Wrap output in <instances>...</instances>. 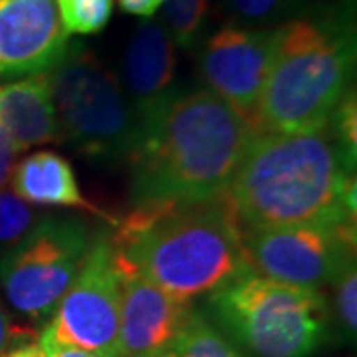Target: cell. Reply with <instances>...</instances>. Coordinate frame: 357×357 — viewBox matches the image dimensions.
Returning a JSON list of instances; mask_svg holds the SVG:
<instances>
[{
  "label": "cell",
  "instance_id": "7",
  "mask_svg": "<svg viewBox=\"0 0 357 357\" xmlns=\"http://www.w3.org/2000/svg\"><path fill=\"white\" fill-rule=\"evenodd\" d=\"M93 236L76 217H46L0 256V288L30 321H44L77 276Z\"/></svg>",
  "mask_w": 357,
  "mask_h": 357
},
{
  "label": "cell",
  "instance_id": "12",
  "mask_svg": "<svg viewBox=\"0 0 357 357\" xmlns=\"http://www.w3.org/2000/svg\"><path fill=\"white\" fill-rule=\"evenodd\" d=\"M68 46L54 0H0V76L50 72Z\"/></svg>",
  "mask_w": 357,
  "mask_h": 357
},
{
  "label": "cell",
  "instance_id": "2",
  "mask_svg": "<svg viewBox=\"0 0 357 357\" xmlns=\"http://www.w3.org/2000/svg\"><path fill=\"white\" fill-rule=\"evenodd\" d=\"M256 133L255 121L211 89L175 91L141 123L129 157L133 201L204 203L225 195Z\"/></svg>",
  "mask_w": 357,
  "mask_h": 357
},
{
  "label": "cell",
  "instance_id": "1",
  "mask_svg": "<svg viewBox=\"0 0 357 357\" xmlns=\"http://www.w3.org/2000/svg\"><path fill=\"white\" fill-rule=\"evenodd\" d=\"M356 155L330 126L260 131L225 192L243 229L356 222Z\"/></svg>",
  "mask_w": 357,
  "mask_h": 357
},
{
  "label": "cell",
  "instance_id": "17",
  "mask_svg": "<svg viewBox=\"0 0 357 357\" xmlns=\"http://www.w3.org/2000/svg\"><path fill=\"white\" fill-rule=\"evenodd\" d=\"M60 22L70 34L91 36L109 24L115 0H54Z\"/></svg>",
  "mask_w": 357,
  "mask_h": 357
},
{
  "label": "cell",
  "instance_id": "15",
  "mask_svg": "<svg viewBox=\"0 0 357 357\" xmlns=\"http://www.w3.org/2000/svg\"><path fill=\"white\" fill-rule=\"evenodd\" d=\"M13 189L24 203L38 206H70L105 217L96 204L84 197L76 173L64 157L52 151H38L22 159L13 171Z\"/></svg>",
  "mask_w": 357,
  "mask_h": 357
},
{
  "label": "cell",
  "instance_id": "13",
  "mask_svg": "<svg viewBox=\"0 0 357 357\" xmlns=\"http://www.w3.org/2000/svg\"><path fill=\"white\" fill-rule=\"evenodd\" d=\"M175 42L165 24L143 20L129 40L123 77L139 123L149 119L175 93Z\"/></svg>",
  "mask_w": 357,
  "mask_h": 357
},
{
  "label": "cell",
  "instance_id": "21",
  "mask_svg": "<svg viewBox=\"0 0 357 357\" xmlns=\"http://www.w3.org/2000/svg\"><path fill=\"white\" fill-rule=\"evenodd\" d=\"M335 321L347 340L356 342L357 332V270L351 262L344 272L332 282Z\"/></svg>",
  "mask_w": 357,
  "mask_h": 357
},
{
  "label": "cell",
  "instance_id": "6",
  "mask_svg": "<svg viewBox=\"0 0 357 357\" xmlns=\"http://www.w3.org/2000/svg\"><path fill=\"white\" fill-rule=\"evenodd\" d=\"M46 76L60 135L88 159L131 157L139 139V117L117 76L93 52L82 44L68 46Z\"/></svg>",
  "mask_w": 357,
  "mask_h": 357
},
{
  "label": "cell",
  "instance_id": "24",
  "mask_svg": "<svg viewBox=\"0 0 357 357\" xmlns=\"http://www.w3.org/2000/svg\"><path fill=\"white\" fill-rule=\"evenodd\" d=\"M28 333H30V330L14 326L10 321V316L6 314V310L0 302V357L6 354L8 345L13 344L16 337H22V335H28Z\"/></svg>",
  "mask_w": 357,
  "mask_h": 357
},
{
  "label": "cell",
  "instance_id": "27",
  "mask_svg": "<svg viewBox=\"0 0 357 357\" xmlns=\"http://www.w3.org/2000/svg\"><path fill=\"white\" fill-rule=\"evenodd\" d=\"M330 6H344V8H356V0H332Z\"/></svg>",
  "mask_w": 357,
  "mask_h": 357
},
{
  "label": "cell",
  "instance_id": "9",
  "mask_svg": "<svg viewBox=\"0 0 357 357\" xmlns=\"http://www.w3.org/2000/svg\"><path fill=\"white\" fill-rule=\"evenodd\" d=\"M121 272L109 234L93 236L77 276L66 290L44 332L54 342L117 357Z\"/></svg>",
  "mask_w": 357,
  "mask_h": 357
},
{
  "label": "cell",
  "instance_id": "26",
  "mask_svg": "<svg viewBox=\"0 0 357 357\" xmlns=\"http://www.w3.org/2000/svg\"><path fill=\"white\" fill-rule=\"evenodd\" d=\"M2 357H46V354L40 347V344H26L6 351Z\"/></svg>",
  "mask_w": 357,
  "mask_h": 357
},
{
  "label": "cell",
  "instance_id": "5",
  "mask_svg": "<svg viewBox=\"0 0 357 357\" xmlns=\"http://www.w3.org/2000/svg\"><path fill=\"white\" fill-rule=\"evenodd\" d=\"M220 326L256 357H310L330 332L324 294L246 268L211 294Z\"/></svg>",
  "mask_w": 357,
  "mask_h": 357
},
{
  "label": "cell",
  "instance_id": "25",
  "mask_svg": "<svg viewBox=\"0 0 357 357\" xmlns=\"http://www.w3.org/2000/svg\"><path fill=\"white\" fill-rule=\"evenodd\" d=\"M117 2H119L123 13L149 20V18H153L159 8L165 6L167 0H117Z\"/></svg>",
  "mask_w": 357,
  "mask_h": 357
},
{
  "label": "cell",
  "instance_id": "4",
  "mask_svg": "<svg viewBox=\"0 0 357 357\" xmlns=\"http://www.w3.org/2000/svg\"><path fill=\"white\" fill-rule=\"evenodd\" d=\"M274 32V54L256 107V126L276 133L326 128L351 91L356 8L314 6Z\"/></svg>",
  "mask_w": 357,
  "mask_h": 357
},
{
  "label": "cell",
  "instance_id": "11",
  "mask_svg": "<svg viewBox=\"0 0 357 357\" xmlns=\"http://www.w3.org/2000/svg\"><path fill=\"white\" fill-rule=\"evenodd\" d=\"M117 264L121 272L117 357H163L191 316V304L167 294L119 256Z\"/></svg>",
  "mask_w": 357,
  "mask_h": 357
},
{
  "label": "cell",
  "instance_id": "19",
  "mask_svg": "<svg viewBox=\"0 0 357 357\" xmlns=\"http://www.w3.org/2000/svg\"><path fill=\"white\" fill-rule=\"evenodd\" d=\"M36 225V213L13 191L0 189V256Z\"/></svg>",
  "mask_w": 357,
  "mask_h": 357
},
{
  "label": "cell",
  "instance_id": "14",
  "mask_svg": "<svg viewBox=\"0 0 357 357\" xmlns=\"http://www.w3.org/2000/svg\"><path fill=\"white\" fill-rule=\"evenodd\" d=\"M0 126L10 135L18 153L60 139V126L46 72L0 88Z\"/></svg>",
  "mask_w": 357,
  "mask_h": 357
},
{
  "label": "cell",
  "instance_id": "20",
  "mask_svg": "<svg viewBox=\"0 0 357 357\" xmlns=\"http://www.w3.org/2000/svg\"><path fill=\"white\" fill-rule=\"evenodd\" d=\"M229 13L244 26L270 24L304 8V0H225Z\"/></svg>",
  "mask_w": 357,
  "mask_h": 357
},
{
  "label": "cell",
  "instance_id": "8",
  "mask_svg": "<svg viewBox=\"0 0 357 357\" xmlns=\"http://www.w3.org/2000/svg\"><path fill=\"white\" fill-rule=\"evenodd\" d=\"M243 244L252 272L318 290L356 262V222L243 229Z\"/></svg>",
  "mask_w": 357,
  "mask_h": 357
},
{
  "label": "cell",
  "instance_id": "16",
  "mask_svg": "<svg viewBox=\"0 0 357 357\" xmlns=\"http://www.w3.org/2000/svg\"><path fill=\"white\" fill-rule=\"evenodd\" d=\"M163 357H243V354L203 314L192 310L175 344Z\"/></svg>",
  "mask_w": 357,
  "mask_h": 357
},
{
  "label": "cell",
  "instance_id": "22",
  "mask_svg": "<svg viewBox=\"0 0 357 357\" xmlns=\"http://www.w3.org/2000/svg\"><path fill=\"white\" fill-rule=\"evenodd\" d=\"M18 155L16 145L6 133V129L0 126V189L8 183L14 171V159Z\"/></svg>",
  "mask_w": 357,
  "mask_h": 357
},
{
  "label": "cell",
  "instance_id": "23",
  "mask_svg": "<svg viewBox=\"0 0 357 357\" xmlns=\"http://www.w3.org/2000/svg\"><path fill=\"white\" fill-rule=\"evenodd\" d=\"M38 344L40 347L44 349L46 357H103L98 356V354H91V351H86V349L72 347V345L58 344V342H54L46 332L40 333Z\"/></svg>",
  "mask_w": 357,
  "mask_h": 357
},
{
  "label": "cell",
  "instance_id": "18",
  "mask_svg": "<svg viewBox=\"0 0 357 357\" xmlns=\"http://www.w3.org/2000/svg\"><path fill=\"white\" fill-rule=\"evenodd\" d=\"M208 0H167L163 6L165 28L175 46L192 48L203 34Z\"/></svg>",
  "mask_w": 357,
  "mask_h": 357
},
{
  "label": "cell",
  "instance_id": "10",
  "mask_svg": "<svg viewBox=\"0 0 357 357\" xmlns=\"http://www.w3.org/2000/svg\"><path fill=\"white\" fill-rule=\"evenodd\" d=\"M274 38V28L222 26L204 40L199 54V72L206 89L255 123L272 64Z\"/></svg>",
  "mask_w": 357,
  "mask_h": 357
},
{
  "label": "cell",
  "instance_id": "3",
  "mask_svg": "<svg viewBox=\"0 0 357 357\" xmlns=\"http://www.w3.org/2000/svg\"><path fill=\"white\" fill-rule=\"evenodd\" d=\"M117 256L181 302L213 294L248 266L243 225L225 195L204 203H141L117 220Z\"/></svg>",
  "mask_w": 357,
  "mask_h": 357
}]
</instances>
